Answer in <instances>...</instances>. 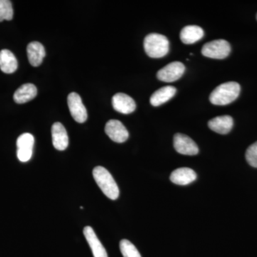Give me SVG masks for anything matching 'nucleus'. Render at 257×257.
Returning <instances> with one entry per match:
<instances>
[{
  "mask_svg": "<svg viewBox=\"0 0 257 257\" xmlns=\"http://www.w3.org/2000/svg\"><path fill=\"white\" fill-rule=\"evenodd\" d=\"M208 126L212 131L220 135H226L234 126V120L228 115L216 116L209 120Z\"/></svg>",
  "mask_w": 257,
  "mask_h": 257,
  "instance_id": "nucleus-13",
  "label": "nucleus"
},
{
  "mask_svg": "<svg viewBox=\"0 0 257 257\" xmlns=\"http://www.w3.org/2000/svg\"><path fill=\"white\" fill-rule=\"evenodd\" d=\"M231 46L224 40H216L207 42L202 47V53L204 57L216 60H223L229 55Z\"/></svg>",
  "mask_w": 257,
  "mask_h": 257,
  "instance_id": "nucleus-4",
  "label": "nucleus"
},
{
  "mask_svg": "<svg viewBox=\"0 0 257 257\" xmlns=\"http://www.w3.org/2000/svg\"><path fill=\"white\" fill-rule=\"evenodd\" d=\"M240 91L241 87L237 82L223 83L211 93L209 100L214 105H227L237 99Z\"/></svg>",
  "mask_w": 257,
  "mask_h": 257,
  "instance_id": "nucleus-1",
  "label": "nucleus"
},
{
  "mask_svg": "<svg viewBox=\"0 0 257 257\" xmlns=\"http://www.w3.org/2000/svg\"><path fill=\"white\" fill-rule=\"evenodd\" d=\"M204 30L197 25H188L182 29L180 33V39L186 45L196 43L202 40L204 37Z\"/></svg>",
  "mask_w": 257,
  "mask_h": 257,
  "instance_id": "nucleus-16",
  "label": "nucleus"
},
{
  "mask_svg": "<svg viewBox=\"0 0 257 257\" xmlns=\"http://www.w3.org/2000/svg\"><path fill=\"white\" fill-rule=\"evenodd\" d=\"M67 104L71 115L77 122L84 123L87 121V109L82 103V98L77 93L72 92L69 94Z\"/></svg>",
  "mask_w": 257,
  "mask_h": 257,
  "instance_id": "nucleus-5",
  "label": "nucleus"
},
{
  "mask_svg": "<svg viewBox=\"0 0 257 257\" xmlns=\"http://www.w3.org/2000/svg\"><path fill=\"white\" fill-rule=\"evenodd\" d=\"M18 62L11 51H0V69L5 74H13L18 69Z\"/></svg>",
  "mask_w": 257,
  "mask_h": 257,
  "instance_id": "nucleus-18",
  "label": "nucleus"
},
{
  "mask_svg": "<svg viewBox=\"0 0 257 257\" xmlns=\"http://www.w3.org/2000/svg\"><path fill=\"white\" fill-rule=\"evenodd\" d=\"M35 138L31 134L25 133L19 137L17 140V155L20 162H27L30 160L33 152Z\"/></svg>",
  "mask_w": 257,
  "mask_h": 257,
  "instance_id": "nucleus-7",
  "label": "nucleus"
},
{
  "mask_svg": "<svg viewBox=\"0 0 257 257\" xmlns=\"http://www.w3.org/2000/svg\"><path fill=\"white\" fill-rule=\"evenodd\" d=\"M176 151L184 155L194 156L199 153V147L192 139L183 134L177 133L174 137Z\"/></svg>",
  "mask_w": 257,
  "mask_h": 257,
  "instance_id": "nucleus-8",
  "label": "nucleus"
},
{
  "mask_svg": "<svg viewBox=\"0 0 257 257\" xmlns=\"http://www.w3.org/2000/svg\"><path fill=\"white\" fill-rule=\"evenodd\" d=\"M52 143L56 150L64 151L69 145V138L66 128L60 122H55L52 127Z\"/></svg>",
  "mask_w": 257,
  "mask_h": 257,
  "instance_id": "nucleus-11",
  "label": "nucleus"
},
{
  "mask_svg": "<svg viewBox=\"0 0 257 257\" xmlns=\"http://www.w3.org/2000/svg\"><path fill=\"white\" fill-rule=\"evenodd\" d=\"M105 133L115 143H123L128 138L127 130L121 121L116 119H111L107 121L105 126Z\"/></svg>",
  "mask_w": 257,
  "mask_h": 257,
  "instance_id": "nucleus-9",
  "label": "nucleus"
},
{
  "mask_svg": "<svg viewBox=\"0 0 257 257\" xmlns=\"http://www.w3.org/2000/svg\"><path fill=\"white\" fill-rule=\"evenodd\" d=\"M246 160L249 165L257 168V142L248 147L246 152Z\"/></svg>",
  "mask_w": 257,
  "mask_h": 257,
  "instance_id": "nucleus-22",
  "label": "nucleus"
},
{
  "mask_svg": "<svg viewBox=\"0 0 257 257\" xmlns=\"http://www.w3.org/2000/svg\"><path fill=\"white\" fill-rule=\"evenodd\" d=\"M196 179H197L196 172L192 169L187 168V167L177 169L170 175L171 182L177 185H188Z\"/></svg>",
  "mask_w": 257,
  "mask_h": 257,
  "instance_id": "nucleus-14",
  "label": "nucleus"
},
{
  "mask_svg": "<svg viewBox=\"0 0 257 257\" xmlns=\"http://www.w3.org/2000/svg\"><path fill=\"white\" fill-rule=\"evenodd\" d=\"M177 89L173 86H165L157 89L150 97L152 106H158L165 104L175 95Z\"/></svg>",
  "mask_w": 257,
  "mask_h": 257,
  "instance_id": "nucleus-17",
  "label": "nucleus"
},
{
  "mask_svg": "<svg viewBox=\"0 0 257 257\" xmlns=\"http://www.w3.org/2000/svg\"><path fill=\"white\" fill-rule=\"evenodd\" d=\"M185 67L182 62H173L166 65L157 72V78L162 82H173L182 77Z\"/></svg>",
  "mask_w": 257,
  "mask_h": 257,
  "instance_id": "nucleus-6",
  "label": "nucleus"
},
{
  "mask_svg": "<svg viewBox=\"0 0 257 257\" xmlns=\"http://www.w3.org/2000/svg\"><path fill=\"white\" fill-rule=\"evenodd\" d=\"M93 177L102 192L111 200L117 199L119 189L112 176L104 167H96L93 170Z\"/></svg>",
  "mask_w": 257,
  "mask_h": 257,
  "instance_id": "nucleus-2",
  "label": "nucleus"
},
{
  "mask_svg": "<svg viewBox=\"0 0 257 257\" xmlns=\"http://www.w3.org/2000/svg\"><path fill=\"white\" fill-rule=\"evenodd\" d=\"M13 5L9 0H0V23L4 20H12L13 18Z\"/></svg>",
  "mask_w": 257,
  "mask_h": 257,
  "instance_id": "nucleus-21",
  "label": "nucleus"
},
{
  "mask_svg": "<svg viewBox=\"0 0 257 257\" xmlns=\"http://www.w3.org/2000/svg\"><path fill=\"white\" fill-rule=\"evenodd\" d=\"M120 251L124 257H142L138 248L128 240L122 239L119 243Z\"/></svg>",
  "mask_w": 257,
  "mask_h": 257,
  "instance_id": "nucleus-20",
  "label": "nucleus"
},
{
  "mask_svg": "<svg viewBox=\"0 0 257 257\" xmlns=\"http://www.w3.org/2000/svg\"><path fill=\"white\" fill-rule=\"evenodd\" d=\"M27 52L29 62L33 67L40 66L46 55L45 47L38 42H30L27 47Z\"/></svg>",
  "mask_w": 257,
  "mask_h": 257,
  "instance_id": "nucleus-15",
  "label": "nucleus"
},
{
  "mask_svg": "<svg viewBox=\"0 0 257 257\" xmlns=\"http://www.w3.org/2000/svg\"><path fill=\"white\" fill-rule=\"evenodd\" d=\"M256 19H257V15H256Z\"/></svg>",
  "mask_w": 257,
  "mask_h": 257,
  "instance_id": "nucleus-23",
  "label": "nucleus"
},
{
  "mask_svg": "<svg viewBox=\"0 0 257 257\" xmlns=\"http://www.w3.org/2000/svg\"><path fill=\"white\" fill-rule=\"evenodd\" d=\"M144 47L147 55L152 58L165 57L170 51V42L165 35L152 33L145 37Z\"/></svg>",
  "mask_w": 257,
  "mask_h": 257,
  "instance_id": "nucleus-3",
  "label": "nucleus"
},
{
  "mask_svg": "<svg viewBox=\"0 0 257 257\" xmlns=\"http://www.w3.org/2000/svg\"><path fill=\"white\" fill-rule=\"evenodd\" d=\"M112 105L115 110L124 114L133 113L137 106L133 98L124 93H117L113 96Z\"/></svg>",
  "mask_w": 257,
  "mask_h": 257,
  "instance_id": "nucleus-10",
  "label": "nucleus"
},
{
  "mask_svg": "<svg viewBox=\"0 0 257 257\" xmlns=\"http://www.w3.org/2000/svg\"><path fill=\"white\" fill-rule=\"evenodd\" d=\"M37 94L36 86L27 83L17 89L14 94V100L18 104H25L31 101Z\"/></svg>",
  "mask_w": 257,
  "mask_h": 257,
  "instance_id": "nucleus-19",
  "label": "nucleus"
},
{
  "mask_svg": "<svg viewBox=\"0 0 257 257\" xmlns=\"http://www.w3.org/2000/svg\"><path fill=\"white\" fill-rule=\"evenodd\" d=\"M84 235L92 249L94 257H108L105 248L98 239L95 232L91 226H88L84 227Z\"/></svg>",
  "mask_w": 257,
  "mask_h": 257,
  "instance_id": "nucleus-12",
  "label": "nucleus"
}]
</instances>
